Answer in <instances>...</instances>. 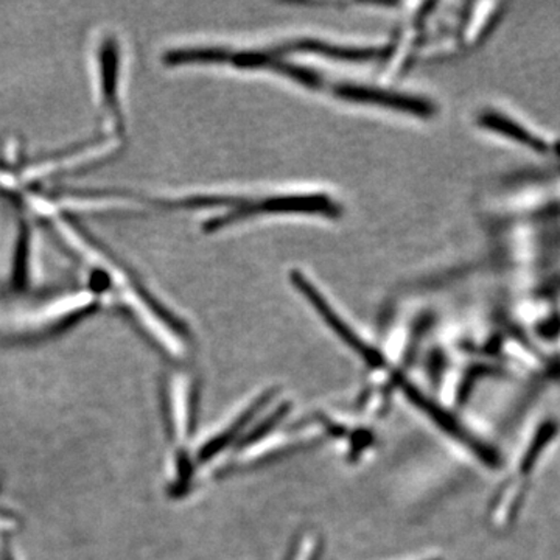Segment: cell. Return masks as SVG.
Here are the masks:
<instances>
[{"instance_id":"obj_5","label":"cell","mask_w":560,"mask_h":560,"mask_svg":"<svg viewBox=\"0 0 560 560\" xmlns=\"http://www.w3.org/2000/svg\"><path fill=\"white\" fill-rule=\"evenodd\" d=\"M230 51L223 49H189L176 50L167 55L168 65H190V62H224L230 61Z\"/></svg>"},{"instance_id":"obj_1","label":"cell","mask_w":560,"mask_h":560,"mask_svg":"<svg viewBox=\"0 0 560 560\" xmlns=\"http://www.w3.org/2000/svg\"><path fill=\"white\" fill-rule=\"evenodd\" d=\"M291 282H293V285L296 287L298 291H301V293L304 294L305 300L311 302V305H313V308H315L320 318L326 320L327 326H329L330 329L346 342V345L350 346L352 350H355L360 357H363L364 361H366L370 366L375 368V370L385 366V360H383L382 353L377 352L374 348H371L368 342L361 340L355 331L350 329L348 324L340 318V315L330 307L326 298L319 293L315 283L305 278L304 272H291Z\"/></svg>"},{"instance_id":"obj_7","label":"cell","mask_w":560,"mask_h":560,"mask_svg":"<svg viewBox=\"0 0 560 560\" xmlns=\"http://www.w3.org/2000/svg\"><path fill=\"white\" fill-rule=\"evenodd\" d=\"M319 545L315 537H305L301 547L298 548L296 556L293 560H316L318 556Z\"/></svg>"},{"instance_id":"obj_3","label":"cell","mask_w":560,"mask_h":560,"mask_svg":"<svg viewBox=\"0 0 560 560\" xmlns=\"http://www.w3.org/2000/svg\"><path fill=\"white\" fill-rule=\"evenodd\" d=\"M335 92L345 101L371 103V105L383 106V108L404 110V113L422 117V119L434 116V110H436L433 103L425 101V98L412 97V95L399 94V92L352 86V84L338 88Z\"/></svg>"},{"instance_id":"obj_2","label":"cell","mask_w":560,"mask_h":560,"mask_svg":"<svg viewBox=\"0 0 560 560\" xmlns=\"http://www.w3.org/2000/svg\"><path fill=\"white\" fill-rule=\"evenodd\" d=\"M257 213H319V215L337 217L340 208L326 195H289V197L283 195V197L254 202L238 212H232L223 219L215 220L213 221L215 226L212 230L231 221L248 219Z\"/></svg>"},{"instance_id":"obj_6","label":"cell","mask_w":560,"mask_h":560,"mask_svg":"<svg viewBox=\"0 0 560 560\" xmlns=\"http://www.w3.org/2000/svg\"><path fill=\"white\" fill-rule=\"evenodd\" d=\"M270 68L278 70V72L283 73V75L290 77L291 80L305 84V86L308 88H318L320 84V80L316 73H313L307 69H302L300 66L287 65V62L272 60Z\"/></svg>"},{"instance_id":"obj_4","label":"cell","mask_w":560,"mask_h":560,"mask_svg":"<svg viewBox=\"0 0 560 560\" xmlns=\"http://www.w3.org/2000/svg\"><path fill=\"white\" fill-rule=\"evenodd\" d=\"M302 51V54H316L323 57L338 58V60H371L377 57V49H346V47L330 46L315 39L296 40L285 46V51Z\"/></svg>"}]
</instances>
